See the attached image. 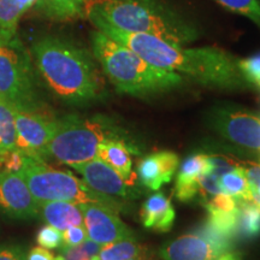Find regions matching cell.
I'll return each instance as SVG.
<instances>
[{
    "label": "cell",
    "instance_id": "6da1fadb",
    "mask_svg": "<svg viewBox=\"0 0 260 260\" xmlns=\"http://www.w3.org/2000/svg\"><path fill=\"white\" fill-rule=\"evenodd\" d=\"M98 30V29H96ZM100 31L125 45L149 64L186 76L205 87L241 90L252 87L239 69L237 59L222 48H187L147 34H133L104 28Z\"/></svg>",
    "mask_w": 260,
    "mask_h": 260
},
{
    "label": "cell",
    "instance_id": "7a4b0ae2",
    "mask_svg": "<svg viewBox=\"0 0 260 260\" xmlns=\"http://www.w3.org/2000/svg\"><path fill=\"white\" fill-rule=\"evenodd\" d=\"M38 76L48 90L68 105L84 106L106 95V86L92 52L59 37H44L31 45Z\"/></svg>",
    "mask_w": 260,
    "mask_h": 260
},
{
    "label": "cell",
    "instance_id": "3957f363",
    "mask_svg": "<svg viewBox=\"0 0 260 260\" xmlns=\"http://www.w3.org/2000/svg\"><path fill=\"white\" fill-rule=\"evenodd\" d=\"M83 17L98 30L147 34L178 45L199 38L195 25L162 0H89Z\"/></svg>",
    "mask_w": 260,
    "mask_h": 260
},
{
    "label": "cell",
    "instance_id": "277c9868",
    "mask_svg": "<svg viewBox=\"0 0 260 260\" xmlns=\"http://www.w3.org/2000/svg\"><path fill=\"white\" fill-rule=\"evenodd\" d=\"M92 53L117 92L136 98L151 96L174 89L183 77L149 64L125 45L100 30L90 34Z\"/></svg>",
    "mask_w": 260,
    "mask_h": 260
},
{
    "label": "cell",
    "instance_id": "5b68a950",
    "mask_svg": "<svg viewBox=\"0 0 260 260\" xmlns=\"http://www.w3.org/2000/svg\"><path fill=\"white\" fill-rule=\"evenodd\" d=\"M124 132L111 119L103 116L83 118L77 115H68L57 118L54 134L46 148L48 158L74 168L98 157L100 144L109 139L124 138Z\"/></svg>",
    "mask_w": 260,
    "mask_h": 260
},
{
    "label": "cell",
    "instance_id": "8992f818",
    "mask_svg": "<svg viewBox=\"0 0 260 260\" xmlns=\"http://www.w3.org/2000/svg\"><path fill=\"white\" fill-rule=\"evenodd\" d=\"M38 77L30 51L18 35L0 41V102L16 111H48L39 90Z\"/></svg>",
    "mask_w": 260,
    "mask_h": 260
},
{
    "label": "cell",
    "instance_id": "52a82bcc",
    "mask_svg": "<svg viewBox=\"0 0 260 260\" xmlns=\"http://www.w3.org/2000/svg\"><path fill=\"white\" fill-rule=\"evenodd\" d=\"M28 184L38 203L70 201L75 204H103L119 212L121 201L94 190L83 180L67 171L51 168L46 161L24 158L23 167L18 171Z\"/></svg>",
    "mask_w": 260,
    "mask_h": 260
},
{
    "label": "cell",
    "instance_id": "ba28073f",
    "mask_svg": "<svg viewBox=\"0 0 260 260\" xmlns=\"http://www.w3.org/2000/svg\"><path fill=\"white\" fill-rule=\"evenodd\" d=\"M16 145L24 157L47 160L46 148L54 134L57 118L48 111L24 112L15 110Z\"/></svg>",
    "mask_w": 260,
    "mask_h": 260
},
{
    "label": "cell",
    "instance_id": "9c48e42d",
    "mask_svg": "<svg viewBox=\"0 0 260 260\" xmlns=\"http://www.w3.org/2000/svg\"><path fill=\"white\" fill-rule=\"evenodd\" d=\"M232 247L229 239L222 237L209 228L201 233L182 235L161 247L162 260H216Z\"/></svg>",
    "mask_w": 260,
    "mask_h": 260
},
{
    "label": "cell",
    "instance_id": "30bf717a",
    "mask_svg": "<svg viewBox=\"0 0 260 260\" xmlns=\"http://www.w3.org/2000/svg\"><path fill=\"white\" fill-rule=\"evenodd\" d=\"M213 126L234 144L260 152V116L255 113L236 109L217 110Z\"/></svg>",
    "mask_w": 260,
    "mask_h": 260
},
{
    "label": "cell",
    "instance_id": "8fae6325",
    "mask_svg": "<svg viewBox=\"0 0 260 260\" xmlns=\"http://www.w3.org/2000/svg\"><path fill=\"white\" fill-rule=\"evenodd\" d=\"M82 211L83 225L88 239L100 246L112 243L119 240L135 237L133 230L119 218L117 211L103 204H79Z\"/></svg>",
    "mask_w": 260,
    "mask_h": 260
},
{
    "label": "cell",
    "instance_id": "7c38bea8",
    "mask_svg": "<svg viewBox=\"0 0 260 260\" xmlns=\"http://www.w3.org/2000/svg\"><path fill=\"white\" fill-rule=\"evenodd\" d=\"M0 209L14 219L39 217V203L19 172L0 171Z\"/></svg>",
    "mask_w": 260,
    "mask_h": 260
},
{
    "label": "cell",
    "instance_id": "4fadbf2b",
    "mask_svg": "<svg viewBox=\"0 0 260 260\" xmlns=\"http://www.w3.org/2000/svg\"><path fill=\"white\" fill-rule=\"evenodd\" d=\"M92 189L115 199H133L139 197L134 190L135 184L125 181L115 169L99 157L74 167Z\"/></svg>",
    "mask_w": 260,
    "mask_h": 260
},
{
    "label": "cell",
    "instance_id": "5bb4252c",
    "mask_svg": "<svg viewBox=\"0 0 260 260\" xmlns=\"http://www.w3.org/2000/svg\"><path fill=\"white\" fill-rule=\"evenodd\" d=\"M178 155L170 151L149 154L139 161L138 176L141 183L151 190H158L164 183H169L176 174Z\"/></svg>",
    "mask_w": 260,
    "mask_h": 260
},
{
    "label": "cell",
    "instance_id": "9a60e30c",
    "mask_svg": "<svg viewBox=\"0 0 260 260\" xmlns=\"http://www.w3.org/2000/svg\"><path fill=\"white\" fill-rule=\"evenodd\" d=\"M211 165L207 155L195 154L183 161L177 174L175 191L181 201H189L198 195V180L201 175H209Z\"/></svg>",
    "mask_w": 260,
    "mask_h": 260
},
{
    "label": "cell",
    "instance_id": "2e32d148",
    "mask_svg": "<svg viewBox=\"0 0 260 260\" xmlns=\"http://www.w3.org/2000/svg\"><path fill=\"white\" fill-rule=\"evenodd\" d=\"M176 218L174 206L169 198L162 193L149 197L142 205L141 220L144 226L167 233L171 229Z\"/></svg>",
    "mask_w": 260,
    "mask_h": 260
},
{
    "label": "cell",
    "instance_id": "e0dca14e",
    "mask_svg": "<svg viewBox=\"0 0 260 260\" xmlns=\"http://www.w3.org/2000/svg\"><path fill=\"white\" fill-rule=\"evenodd\" d=\"M39 216L48 225L57 228L61 233L70 226L83 224V216L80 205L70 201L39 203Z\"/></svg>",
    "mask_w": 260,
    "mask_h": 260
},
{
    "label": "cell",
    "instance_id": "ac0fdd59",
    "mask_svg": "<svg viewBox=\"0 0 260 260\" xmlns=\"http://www.w3.org/2000/svg\"><path fill=\"white\" fill-rule=\"evenodd\" d=\"M132 151L133 147H129L124 140L109 139L100 144L98 148V157L115 169L125 181L135 184L132 155H130Z\"/></svg>",
    "mask_w": 260,
    "mask_h": 260
},
{
    "label": "cell",
    "instance_id": "d6986e66",
    "mask_svg": "<svg viewBox=\"0 0 260 260\" xmlns=\"http://www.w3.org/2000/svg\"><path fill=\"white\" fill-rule=\"evenodd\" d=\"M38 0H0V41H8L17 35L19 19Z\"/></svg>",
    "mask_w": 260,
    "mask_h": 260
},
{
    "label": "cell",
    "instance_id": "ffe728a7",
    "mask_svg": "<svg viewBox=\"0 0 260 260\" xmlns=\"http://www.w3.org/2000/svg\"><path fill=\"white\" fill-rule=\"evenodd\" d=\"M89 0H38L37 8L42 15L54 21H70L83 17V10Z\"/></svg>",
    "mask_w": 260,
    "mask_h": 260
},
{
    "label": "cell",
    "instance_id": "44dd1931",
    "mask_svg": "<svg viewBox=\"0 0 260 260\" xmlns=\"http://www.w3.org/2000/svg\"><path fill=\"white\" fill-rule=\"evenodd\" d=\"M148 253V248L136 241V237L119 240L102 246L98 259L99 260H133Z\"/></svg>",
    "mask_w": 260,
    "mask_h": 260
},
{
    "label": "cell",
    "instance_id": "7402d4cb",
    "mask_svg": "<svg viewBox=\"0 0 260 260\" xmlns=\"http://www.w3.org/2000/svg\"><path fill=\"white\" fill-rule=\"evenodd\" d=\"M236 234L243 239H254L260 235V206L253 200H239Z\"/></svg>",
    "mask_w": 260,
    "mask_h": 260
},
{
    "label": "cell",
    "instance_id": "603a6c76",
    "mask_svg": "<svg viewBox=\"0 0 260 260\" xmlns=\"http://www.w3.org/2000/svg\"><path fill=\"white\" fill-rule=\"evenodd\" d=\"M222 191L232 195L237 200H252V191L241 164L219 177Z\"/></svg>",
    "mask_w": 260,
    "mask_h": 260
},
{
    "label": "cell",
    "instance_id": "cb8c5ba5",
    "mask_svg": "<svg viewBox=\"0 0 260 260\" xmlns=\"http://www.w3.org/2000/svg\"><path fill=\"white\" fill-rule=\"evenodd\" d=\"M16 138L15 110L0 102V157L17 149Z\"/></svg>",
    "mask_w": 260,
    "mask_h": 260
},
{
    "label": "cell",
    "instance_id": "d4e9b609",
    "mask_svg": "<svg viewBox=\"0 0 260 260\" xmlns=\"http://www.w3.org/2000/svg\"><path fill=\"white\" fill-rule=\"evenodd\" d=\"M209 212L207 228L217 235L232 239L236 234L237 220H239V209L235 211H220L206 207Z\"/></svg>",
    "mask_w": 260,
    "mask_h": 260
},
{
    "label": "cell",
    "instance_id": "484cf974",
    "mask_svg": "<svg viewBox=\"0 0 260 260\" xmlns=\"http://www.w3.org/2000/svg\"><path fill=\"white\" fill-rule=\"evenodd\" d=\"M234 14L245 16L260 28V0H214Z\"/></svg>",
    "mask_w": 260,
    "mask_h": 260
},
{
    "label": "cell",
    "instance_id": "4316f807",
    "mask_svg": "<svg viewBox=\"0 0 260 260\" xmlns=\"http://www.w3.org/2000/svg\"><path fill=\"white\" fill-rule=\"evenodd\" d=\"M102 246L99 243L87 239L86 241L76 247H63L61 256L64 260H90L99 254Z\"/></svg>",
    "mask_w": 260,
    "mask_h": 260
},
{
    "label": "cell",
    "instance_id": "83f0119b",
    "mask_svg": "<svg viewBox=\"0 0 260 260\" xmlns=\"http://www.w3.org/2000/svg\"><path fill=\"white\" fill-rule=\"evenodd\" d=\"M237 64L247 82L260 88V53L237 60Z\"/></svg>",
    "mask_w": 260,
    "mask_h": 260
},
{
    "label": "cell",
    "instance_id": "f1b7e54d",
    "mask_svg": "<svg viewBox=\"0 0 260 260\" xmlns=\"http://www.w3.org/2000/svg\"><path fill=\"white\" fill-rule=\"evenodd\" d=\"M37 242L39 246L47 249L59 248L63 246V233L52 225L42 226L38 232Z\"/></svg>",
    "mask_w": 260,
    "mask_h": 260
},
{
    "label": "cell",
    "instance_id": "f546056e",
    "mask_svg": "<svg viewBox=\"0 0 260 260\" xmlns=\"http://www.w3.org/2000/svg\"><path fill=\"white\" fill-rule=\"evenodd\" d=\"M88 239V234L84 225H74L68 228L63 232V246L61 247H76Z\"/></svg>",
    "mask_w": 260,
    "mask_h": 260
},
{
    "label": "cell",
    "instance_id": "4dcf8cb0",
    "mask_svg": "<svg viewBox=\"0 0 260 260\" xmlns=\"http://www.w3.org/2000/svg\"><path fill=\"white\" fill-rule=\"evenodd\" d=\"M205 207L220 211H235L239 209V200L229 194L220 193L214 195L207 203H205Z\"/></svg>",
    "mask_w": 260,
    "mask_h": 260
},
{
    "label": "cell",
    "instance_id": "1f68e13d",
    "mask_svg": "<svg viewBox=\"0 0 260 260\" xmlns=\"http://www.w3.org/2000/svg\"><path fill=\"white\" fill-rule=\"evenodd\" d=\"M198 188H199L198 194H201L204 198H212L214 195L223 193L219 186V178L212 175H201L198 180Z\"/></svg>",
    "mask_w": 260,
    "mask_h": 260
},
{
    "label": "cell",
    "instance_id": "d6a6232c",
    "mask_svg": "<svg viewBox=\"0 0 260 260\" xmlns=\"http://www.w3.org/2000/svg\"><path fill=\"white\" fill-rule=\"evenodd\" d=\"M0 260H27L23 247L18 245L0 246Z\"/></svg>",
    "mask_w": 260,
    "mask_h": 260
},
{
    "label": "cell",
    "instance_id": "836d02e7",
    "mask_svg": "<svg viewBox=\"0 0 260 260\" xmlns=\"http://www.w3.org/2000/svg\"><path fill=\"white\" fill-rule=\"evenodd\" d=\"M27 260H54V255L47 248L38 246L28 252Z\"/></svg>",
    "mask_w": 260,
    "mask_h": 260
},
{
    "label": "cell",
    "instance_id": "e575fe53",
    "mask_svg": "<svg viewBox=\"0 0 260 260\" xmlns=\"http://www.w3.org/2000/svg\"><path fill=\"white\" fill-rule=\"evenodd\" d=\"M216 260H241V255L236 252H225Z\"/></svg>",
    "mask_w": 260,
    "mask_h": 260
},
{
    "label": "cell",
    "instance_id": "d590c367",
    "mask_svg": "<svg viewBox=\"0 0 260 260\" xmlns=\"http://www.w3.org/2000/svg\"><path fill=\"white\" fill-rule=\"evenodd\" d=\"M133 260H154V259H153V256L149 254V253H146V254L139 256V258L133 259Z\"/></svg>",
    "mask_w": 260,
    "mask_h": 260
},
{
    "label": "cell",
    "instance_id": "8d00e7d4",
    "mask_svg": "<svg viewBox=\"0 0 260 260\" xmlns=\"http://www.w3.org/2000/svg\"><path fill=\"white\" fill-rule=\"evenodd\" d=\"M252 200L254 201L255 204H258L260 206V195L259 194H253L252 195Z\"/></svg>",
    "mask_w": 260,
    "mask_h": 260
},
{
    "label": "cell",
    "instance_id": "74e56055",
    "mask_svg": "<svg viewBox=\"0 0 260 260\" xmlns=\"http://www.w3.org/2000/svg\"><path fill=\"white\" fill-rule=\"evenodd\" d=\"M253 194H259V195H260V184H259L258 189H256L255 191H253V193H252V195H253Z\"/></svg>",
    "mask_w": 260,
    "mask_h": 260
},
{
    "label": "cell",
    "instance_id": "f35d334b",
    "mask_svg": "<svg viewBox=\"0 0 260 260\" xmlns=\"http://www.w3.org/2000/svg\"><path fill=\"white\" fill-rule=\"evenodd\" d=\"M90 260H99V259H98V255H96V256H93V258Z\"/></svg>",
    "mask_w": 260,
    "mask_h": 260
}]
</instances>
